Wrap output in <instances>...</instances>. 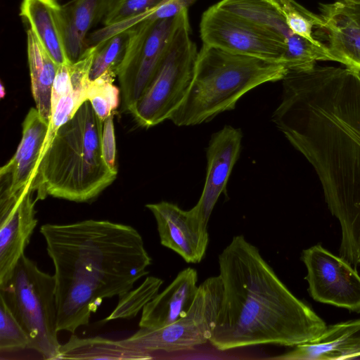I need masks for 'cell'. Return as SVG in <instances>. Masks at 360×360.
I'll use <instances>...</instances> for the list:
<instances>
[{
	"instance_id": "6",
	"label": "cell",
	"mask_w": 360,
	"mask_h": 360,
	"mask_svg": "<svg viewBox=\"0 0 360 360\" xmlns=\"http://www.w3.org/2000/svg\"><path fill=\"white\" fill-rule=\"evenodd\" d=\"M55 289L54 276L25 255L8 283L0 287V295L30 338V349L46 360L58 359L61 347Z\"/></svg>"
},
{
	"instance_id": "8",
	"label": "cell",
	"mask_w": 360,
	"mask_h": 360,
	"mask_svg": "<svg viewBox=\"0 0 360 360\" xmlns=\"http://www.w3.org/2000/svg\"><path fill=\"white\" fill-rule=\"evenodd\" d=\"M222 295L220 276L209 277L198 286L195 298L185 316L159 329L140 328L126 339L150 354L189 350L204 345L212 337Z\"/></svg>"
},
{
	"instance_id": "25",
	"label": "cell",
	"mask_w": 360,
	"mask_h": 360,
	"mask_svg": "<svg viewBox=\"0 0 360 360\" xmlns=\"http://www.w3.org/2000/svg\"><path fill=\"white\" fill-rule=\"evenodd\" d=\"M162 283L163 280L161 278L148 276L139 287L119 296L117 304L104 321L129 319L136 316L158 293Z\"/></svg>"
},
{
	"instance_id": "30",
	"label": "cell",
	"mask_w": 360,
	"mask_h": 360,
	"mask_svg": "<svg viewBox=\"0 0 360 360\" xmlns=\"http://www.w3.org/2000/svg\"><path fill=\"white\" fill-rule=\"evenodd\" d=\"M195 0H163L158 6L147 13L127 21L130 27L144 20H162L172 18L181 11L188 8Z\"/></svg>"
},
{
	"instance_id": "10",
	"label": "cell",
	"mask_w": 360,
	"mask_h": 360,
	"mask_svg": "<svg viewBox=\"0 0 360 360\" xmlns=\"http://www.w3.org/2000/svg\"><path fill=\"white\" fill-rule=\"evenodd\" d=\"M200 35L202 44L233 53L285 64L287 46L282 40L262 27L216 4L203 13L200 22Z\"/></svg>"
},
{
	"instance_id": "26",
	"label": "cell",
	"mask_w": 360,
	"mask_h": 360,
	"mask_svg": "<svg viewBox=\"0 0 360 360\" xmlns=\"http://www.w3.org/2000/svg\"><path fill=\"white\" fill-rule=\"evenodd\" d=\"M284 18L290 29L295 33L311 41H317L312 34V29L323 25L319 15L313 13L295 0H266Z\"/></svg>"
},
{
	"instance_id": "12",
	"label": "cell",
	"mask_w": 360,
	"mask_h": 360,
	"mask_svg": "<svg viewBox=\"0 0 360 360\" xmlns=\"http://www.w3.org/2000/svg\"><path fill=\"white\" fill-rule=\"evenodd\" d=\"M216 5L271 32L287 46L285 65L288 71L311 69L319 60H332L327 47L295 34L284 18L266 0H221Z\"/></svg>"
},
{
	"instance_id": "9",
	"label": "cell",
	"mask_w": 360,
	"mask_h": 360,
	"mask_svg": "<svg viewBox=\"0 0 360 360\" xmlns=\"http://www.w3.org/2000/svg\"><path fill=\"white\" fill-rule=\"evenodd\" d=\"M175 18L144 20L131 28L118 77L125 110L144 93L164 58Z\"/></svg>"
},
{
	"instance_id": "32",
	"label": "cell",
	"mask_w": 360,
	"mask_h": 360,
	"mask_svg": "<svg viewBox=\"0 0 360 360\" xmlns=\"http://www.w3.org/2000/svg\"><path fill=\"white\" fill-rule=\"evenodd\" d=\"M360 356V330L349 337L330 354L328 360L354 359Z\"/></svg>"
},
{
	"instance_id": "33",
	"label": "cell",
	"mask_w": 360,
	"mask_h": 360,
	"mask_svg": "<svg viewBox=\"0 0 360 360\" xmlns=\"http://www.w3.org/2000/svg\"><path fill=\"white\" fill-rule=\"evenodd\" d=\"M333 4L360 26V4H349L343 1H336Z\"/></svg>"
},
{
	"instance_id": "15",
	"label": "cell",
	"mask_w": 360,
	"mask_h": 360,
	"mask_svg": "<svg viewBox=\"0 0 360 360\" xmlns=\"http://www.w3.org/2000/svg\"><path fill=\"white\" fill-rule=\"evenodd\" d=\"M34 195L30 188L13 203L0 206V287L11 278L37 225Z\"/></svg>"
},
{
	"instance_id": "23",
	"label": "cell",
	"mask_w": 360,
	"mask_h": 360,
	"mask_svg": "<svg viewBox=\"0 0 360 360\" xmlns=\"http://www.w3.org/2000/svg\"><path fill=\"white\" fill-rule=\"evenodd\" d=\"M360 330V319L327 326L316 340L300 344L288 352L271 359L280 360H328L349 337Z\"/></svg>"
},
{
	"instance_id": "2",
	"label": "cell",
	"mask_w": 360,
	"mask_h": 360,
	"mask_svg": "<svg viewBox=\"0 0 360 360\" xmlns=\"http://www.w3.org/2000/svg\"><path fill=\"white\" fill-rule=\"evenodd\" d=\"M40 233L54 266L58 331L87 326L104 299L148 275L152 259L134 227L108 220L46 224Z\"/></svg>"
},
{
	"instance_id": "20",
	"label": "cell",
	"mask_w": 360,
	"mask_h": 360,
	"mask_svg": "<svg viewBox=\"0 0 360 360\" xmlns=\"http://www.w3.org/2000/svg\"><path fill=\"white\" fill-rule=\"evenodd\" d=\"M110 0H71L62 5L64 38L71 63L79 60L87 48L89 31L103 18Z\"/></svg>"
},
{
	"instance_id": "34",
	"label": "cell",
	"mask_w": 360,
	"mask_h": 360,
	"mask_svg": "<svg viewBox=\"0 0 360 360\" xmlns=\"http://www.w3.org/2000/svg\"><path fill=\"white\" fill-rule=\"evenodd\" d=\"M342 1L349 4H360V0H342Z\"/></svg>"
},
{
	"instance_id": "27",
	"label": "cell",
	"mask_w": 360,
	"mask_h": 360,
	"mask_svg": "<svg viewBox=\"0 0 360 360\" xmlns=\"http://www.w3.org/2000/svg\"><path fill=\"white\" fill-rule=\"evenodd\" d=\"M117 75L105 72L98 79L90 81L86 92L95 112L104 122L119 105L120 91L113 84Z\"/></svg>"
},
{
	"instance_id": "35",
	"label": "cell",
	"mask_w": 360,
	"mask_h": 360,
	"mask_svg": "<svg viewBox=\"0 0 360 360\" xmlns=\"http://www.w3.org/2000/svg\"><path fill=\"white\" fill-rule=\"evenodd\" d=\"M4 95H5L4 87L3 84H1V97H4Z\"/></svg>"
},
{
	"instance_id": "4",
	"label": "cell",
	"mask_w": 360,
	"mask_h": 360,
	"mask_svg": "<svg viewBox=\"0 0 360 360\" xmlns=\"http://www.w3.org/2000/svg\"><path fill=\"white\" fill-rule=\"evenodd\" d=\"M103 126L87 100L58 129L37 168L33 183L37 200L49 195L88 202L114 181L117 171L103 158Z\"/></svg>"
},
{
	"instance_id": "7",
	"label": "cell",
	"mask_w": 360,
	"mask_h": 360,
	"mask_svg": "<svg viewBox=\"0 0 360 360\" xmlns=\"http://www.w3.org/2000/svg\"><path fill=\"white\" fill-rule=\"evenodd\" d=\"M191 37L188 8L175 18L167 48L153 80L127 110L146 128L169 120L191 86L198 56Z\"/></svg>"
},
{
	"instance_id": "18",
	"label": "cell",
	"mask_w": 360,
	"mask_h": 360,
	"mask_svg": "<svg viewBox=\"0 0 360 360\" xmlns=\"http://www.w3.org/2000/svg\"><path fill=\"white\" fill-rule=\"evenodd\" d=\"M323 25L317 27L320 42L334 61L360 70V26L333 4L320 5Z\"/></svg>"
},
{
	"instance_id": "28",
	"label": "cell",
	"mask_w": 360,
	"mask_h": 360,
	"mask_svg": "<svg viewBox=\"0 0 360 360\" xmlns=\"http://www.w3.org/2000/svg\"><path fill=\"white\" fill-rule=\"evenodd\" d=\"M30 338L0 295V351L11 352L30 349Z\"/></svg>"
},
{
	"instance_id": "17",
	"label": "cell",
	"mask_w": 360,
	"mask_h": 360,
	"mask_svg": "<svg viewBox=\"0 0 360 360\" xmlns=\"http://www.w3.org/2000/svg\"><path fill=\"white\" fill-rule=\"evenodd\" d=\"M197 283L195 269L187 267L179 271L172 283L143 307L139 327L159 329L185 316L198 292Z\"/></svg>"
},
{
	"instance_id": "22",
	"label": "cell",
	"mask_w": 360,
	"mask_h": 360,
	"mask_svg": "<svg viewBox=\"0 0 360 360\" xmlns=\"http://www.w3.org/2000/svg\"><path fill=\"white\" fill-rule=\"evenodd\" d=\"M27 53L36 108L41 117L49 122L52 89L60 65L52 58L30 28L27 31Z\"/></svg>"
},
{
	"instance_id": "19",
	"label": "cell",
	"mask_w": 360,
	"mask_h": 360,
	"mask_svg": "<svg viewBox=\"0 0 360 360\" xmlns=\"http://www.w3.org/2000/svg\"><path fill=\"white\" fill-rule=\"evenodd\" d=\"M20 15L58 65L71 63L65 44L62 6L57 0H22Z\"/></svg>"
},
{
	"instance_id": "16",
	"label": "cell",
	"mask_w": 360,
	"mask_h": 360,
	"mask_svg": "<svg viewBox=\"0 0 360 360\" xmlns=\"http://www.w3.org/2000/svg\"><path fill=\"white\" fill-rule=\"evenodd\" d=\"M242 138L240 129L226 125L214 133L209 141L205 185L197 204L192 207L206 223L220 195L226 191L230 174L240 155Z\"/></svg>"
},
{
	"instance_id": "29",
	"label": "cell",
	"mask_w": 360,
	"mask_h": 360,
	"mask_svg": "<svg viewBox=\"0 0 360 360\" xmlns=\"http://www.w3.org/2000/svg\"><path fill=\"white\" fill-rule=\"evenodd\" d=\"M163 0H110L103 22L115 25L140 16L158 6Z\"/></svg>"
},
{
	"instance_id": "21",
	"label": "cell",
	"mask_w": 360,
	"mask_h": 360,
	"mask_svg": "<svg viewBox=\"0 0 360 360\" xmlns=\"http://www.w3.org/2000/svg\"><path fill=\"white\" fill-rule=\"evenodd\" d=\"M153 358L133 343L101 336L80 338L72 335L61 345L58 359L148 360Z\"/></svg>"
},
{
	"instance_id": "11",
	"label": "cell",
	"mask_w": 360,
	"mask_h": 360,
	"mask_svg": "<svg viewBox=\"0 0 360 360\" xmlns=\"http://www.w3.org/2000/svg\"><path fill=\"white\" fill-rule=\"evenodd\" d=\"M308 291L316 301L360 312V276L347 260L321 244L302 251Z\"/></svg>"
},
{
	"instance_id": "13",
	"label": "cell",
	"mask_w": 360,
	"mask_h": 360,
	"mask_svg": "<svg viewBox=\"0 0 360 360\" xmlns=\"http://www.w3.org/2000/svg\"><path fill=\"white\" fill-rule=\"evenodd\" d=\"M48 129L49 122L37 108H31L22 122V138L15 154L0 169V206L13 203L34 189Z\"/></svg>"
},
{
	"instance_id": "1",
	"label": "cell",
	"mask_w": 360,
	"mask_h": 360,
	"mask_svg": "<svg viewBox=\"0 0 360 360\" xmlns=\"http://www.w3.org/2000/svg\"><path fill=\"white\" fill-rule=\"evenodd\" d=\"M273 121L312 165L341 228L340 256L360 266V70L288 71Z\"/></svg>"
},
{
	"instance_id": "31",
	"label": "cell",
	"mask_w": 360,
	"mask_h": 360,
	"mask_svg": "<svg viewBox=\"0 0 360 360\" xmlns=\"http://www.w3.org/2000/svg\"><path fill=\"white\" fill-rule=\"evenodd\" d=\"M102 148L103 158L106 163L112 169L117 171L115 166L116 145L113 114L110 115L103 122Z\"/></svg>"
},
{
	"instance_id": "14",
	"label": "cell",
	"mask_w": 360,
	"mask_h": 360,
	"mask_svg": "<svg viewBox=\"0 0 360 360\" xmlns=\"http://www.w3.org/2000/svg\"><path fill=\"white\" fill-rule=\"evenodd\" d=\"M146 207L154 216L162 245L174 251L188 263L202 261L209 243L207 223L193 208L184 210L166 201Z\"/></svg>"
},
{
	"instance_id": "24",
	"label": "cell",
	"mask_w": 360,
	"mask_h": 360,
	"mask_svg": "<svg viewBox=\"0 0 360 360\" xmlns=\"http://www.w3.org/2000/svg\"><path fill=\"white\" fill-rule=\"evenodd\" d=\"M129 30L117 33L97 45L89 72L90 81H94L105 72L117 75L127 47Z\"/></svg>"
},
{
	"instance_id": "5",
	"label": "cell",
	"mask_w": 360,
	"mask_h": 360,
	"mask_svg": "<svg viewBox=\"0 0 360 360\" xmlns=\"http://www.w3.org/2000/svg\"><path fill=\"white\" fill-rule=\"evenodd\" d=\"M288 72L283 63L202 44L187 94L169 120L179 127L211 121L234 109L249 91L266 82L283 80Z\"/></svg>"
},
{
	"instance_id": "3",
	"label": "cell",
	"mask_w": 360,
	"mask_h": 360,
	"mask_svg": "<svg viewBox=\"0 0 360 360\" xmlns=\"http://www.w3.org/2000/svg\"><path fill=\"white\" fill-rule=\"evenodd\" d=\"M218 259L223 295L209 342L217 349L292 347L317 339L327 328L243 236H233Z\"/></svg>"
}]
</instances>
